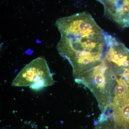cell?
<instances>
[{
  "mask_svg": "<svg viewBox=\"0 0 129 129\" xmlns=\"http://www.w3.org/2000/svg\"><path fill=\"white\" fill-rule=\"evenodd\" d=\"M52 74L46 60L38 57L27 64L12 83L14 86H29L38 91L54 84Z\"/></svg>",
  "mask_w": 129,
  "mask_h": 129,
  "instance_id": "cell-2",
  "label": "cell"
},
{
  "mask_svg": "<svg viewBox=\"0 0 129 129\" xmlns=\"http://www.w3.org/2000/svg\"><path fill=\"white\" fill-rule=\"evenodd\" d=\"M104 60L113 72L120 75L129 73V50L111 35Z\"/></svg>",
  "mask_w": 129,
  "mask_h": 129,
  "instance_id": "cell-3",
  "label": "cell"
},
{
  "mask_svg": "<svg viewBox=\"0 0 129 129\" xmlns=\"http://www.w3.org/2000/svg\"><path fill=\"white\" fill-rule=\"evenodd\" d=\"M116 109L113 120L118 129L129 128V96L115 104Z\"/></svg>",
  "mask_w": 129,
  "mask_h": 129,
  "instance_id": "cell-4",
  "label": "cell"
},
{
  "mask_svg": "<svg viewBox=\"0 0 129 129\" xmlns=\"http://www.w3.org/2000/svg\"><path fill=\"white\" fill-rule=\"evenodd\" d=\"M117 85L114 90L115 96L114 101H118L129 96L128 85L124 80L122 79H116Z\"/></svg>",
  "mask_w": 129,
  "mask_h": 129,
  "instance_id": "cell-5",
  "label": "cell"
},
{
  "mask_svg": "<svg viewBox=\"0 0 129 129\" xmlns=\"http://www.w3.org/2000/svg\"><path fill=\"white\" fill-rule=\"evenodd\" d=\"M61 38L56 48L73 68L75 81L80 80L104 60L110 35L89 13H77L56 22Z\"/></svg>",
  "mask_w": 129,
  "mask_h": 129,
  "instance_id": "cell-1",
  "label": "cell"
}]
</instances>
